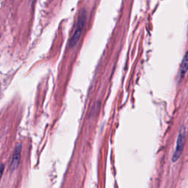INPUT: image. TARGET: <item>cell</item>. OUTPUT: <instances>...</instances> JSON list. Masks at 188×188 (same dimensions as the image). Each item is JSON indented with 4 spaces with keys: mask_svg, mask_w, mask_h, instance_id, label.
Returning a JSON list of instances; mask_svg holds the SVG:
<instances>
[{
    "mask_svg": "<svg viewBox=\"0 0 188 188\" xmlns=\"http://www.w3.org/2000/svg\"><path fill=\"white\" fill-rule=\"evenodd\" d=\"M187 65H188V61H187V54L186 53L185 55V57L182 60L181 62V66L180 68V78L182 79L185 77L186 75V73L187 71Z\"/></svg>",
    "mask_w": 188,
    "mask_h": 188,
    "instance_id": "4",
    "label": "cell"
},
{
    "mask_svg": "<svg viewBox=\"0 0 188 188\" xmlns=\"http://www.w3.org/2000/svg\"><path fill=\"white\" fill-rule=\"evenodd\" d=\"M4 170H5V165H0V181H1L2 177V175H3Z\"/></svg>",
    "mask_w": 188,
    "mask_h": 188,
    "instance_id": "5",
    "label": "cell"
},
{
    "mask_svg": "<svg viewBox=\"0 0 188 188\" xmlns=\"http://www.w3.org/2000/svg\"><path fill=\"white\" fill-rule=\"evenodd\" d=\"M32 1H34V0H32Z\"/></svg>",
    "mask_w": 188,
    "mask_h": 188,
    "instance_id": "6",
    "label": "cell"
},
{
    "mask_svg": "<svg viewBox=\"0 0 188 188\" xmlns=\"http://www.w3.org/2000/svg\"><path fill=\"white\" fill-rule=\"evenodd\" d=\"M185 135H186V130L185 126H181L179 132V136L177 138V147H176L175 151L173 154L172 161L173 163L177 162L178 159L180 158L181 153L183 151L184 145L185 143Z\"/></svg>",
    "mask_w": 188,
    "mask_h": 188,
    "instance_id": "2",
    "label": "cell"
},
{
    "mask_svg": "<svg viewBox=\"0 0 188 188\" xmlns=\"http://www.w3.org/2000/svg\"><path fill=\"white\" fill-rule=\"evenodd\" d=\"M21 150H22L21 144L18 143V144L16 145L15 149H14L13 157H12V160L11 163V169L12 171H14V170L17 168L18 165L19 164L20 159H21Z\"/></svg>",
    "mask_w": 188,
    "mask_h": 188,
    "instance_id": "3",
    "label": "cell"
},
{
    "mask_svg": "<svg viewBox=\"0 0 188 188\" xmlns=\"http://www.w3.org/2000/svg\"><path fill=\"white\" fill-rule=\"evenodd\" d=\"M85 20H86V13L85 12H82L81 13L80 17H79L77 24H76V27L74 30V33L71 36L70 39V47L74 48L76 44H77L79 40L81 37L82 35V32L83 31V28L85 24Z\"/></svg>",
    "mask_w": 188,
    "mask_h": 188,
    "instance_id": "1",
    "label": "cell"
}]
</instances>
